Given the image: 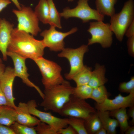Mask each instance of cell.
I'll return each mask as SVG.
<instances>
[{
	"mask_svg": "<svg viewBox=\"0 0 134 134\" xmlns=\"http://www.w3.org/2000/svg\"><path fill=\"white\" fill-rule=\"evenodd\" d=\"M45 48L42 40H37L30 34L16 28L12 32L7 51L34 61L43 57Z\"/></svg>",
	"mask_w": 134,
	"mask_h": 134,
	"instance_id": "obj_1",
	"label": "cell"
},
{
	"mask_svg": "<svg viewBox=\"0 0 134 134\" xmlns=\"http://www.w3.org/2000/svg\"><path fill=\"white\" fill-rule=\"evenodd\" d=\"M74 88L69 82L65 80L61 84L45 89L40 106L45 111L58 113L73 94Z\"/></svg>",
	"mask_w": 134,
	"mask_h": 134,
	"instance_id": "obj_2",
	"label": "cell"
},
{
	"mask_svg": "<svg viewBox=\"0 0 134 134\" xmlns=\"http://www.w3.org/2000/svg\"><path fill=\"white\" fill-rule=\"evenodd\" d=\"M110 25L117 39L122 41L125 33L134 21L133 0H128L124 4L121 10L110 17Z\"/></svg>",
	"mask_w": 134,
	"mask_h": 134,
	"instance_id": "obj_3",
	"label": "cell"
},
{
	"mask_svg": "<svg viewBox=\"0 0 134 134\" xmlns=\"http://www.w3.org/2000/svg\"><path fill=\"white\" fill-rule=\"evenodd\" d=\"M34 61L41 73L42 82L45 89L61 84L66 80L61 74V67L57 63L43 57Z\"/></svg>",
	"mask_w": 134,
	"mask_h": 134,
	"instance_id": "obj_4",
	"label": "cell"
},
{
	"mask_svg": "<svg viewBox=\"0 0 134 134\" xmlns=\"http://www.w3.org/2000/svg\"><path fill=\"white\" fill-rule=\"evenodd\" d=\"M97 112L96 109L85 100L72 94L58 114L64 117H77L86 120Z\"/></svg>",
	"mask_w": 134,
	"mask_h": 134,
	"instance_id": "obj_5",
	"label": "cell"
},
{
	"mask_svg": "<svg viewBox=\"0 0 134 134\" xmlns=\"http://www.w3.org/2000/svg\"><path fill=\"white\" fill-rule=\"evenodd\" d=\"M89 0H79L77 6L71 9L66 7L60 13L61 17L66 19L76 17L81 19L83 23L91 20L103 21L104 16L100 14L96 9L91 8L88 3Z\"/></svg>",
	"mask_w": 134,
	"mask_h": 134,
	"instance_id": "obj_6",
	"label": "cell"
},
{
	"mask_svg": "<svg viewBox=\"0 0 134 134\" xmlns=\"http://www.w3.org/2000/svg\"><path fill=\"white\" fill-rule=\"evenodd\" d=\"M102 21H96L90 22L87 30L91 35L89 39L87 45L98 43L104 48L110 47L112 41L113 32L110 24L105 23Z\"/></svg>",
	"mask_w": 134,
	"mask_h": 134,
	"instance_id": "obj_7",
	"label": "cell"
},
{
	"mask_svg": "<svg viewBox=\"0 0 134 134\" xmlns=\"http://www.w3.org/2000/svg\"><path fill=\"white\" fill-rule=\"evenodd\" d=\"M13 12L16 16L18 21L17 28L36 36L41 31L39 26V20L34 11L30 7L22 5L21 9H13Z\"/></svg>",
	"mask_w": 134,
	"mask_h": 134,
	"instance_id": "obj_8",
	"label": "cell"
},
{
	"mask_svg": "<svg viewBox=\"0 0 134 134\" xmlns=\"http://www.w3.org/2000/svg\"><path fill=\"white\" fill-rule=\"evenodd\" d=\"M87 45H83L76 48H64L58 56L60 57H64L68 61L70 69L68 73L65 75L66 78L71 80L74 76L83 67V59L84 54L88 50Z\"/></svg>",
	"mask_w": 134,
	"mask_h": 134,
	"instance_id": "obj_9",
	"label": "cell"
},
{
	"mask_svg": "<svg viewBox=\"0 0 134 134\" xmlns=\"http://www.w3.org/2000/svg\"><path fill=\"white\" fill-rule=\"evenodd\" d=\"M76 27H74L66 32L59 31L55 27L51 26L49 29L45 30L40 34L43 37L42 40L45 47L55 52L61 51L65 48L64 39L68 35L74 33L77 31Z\"/></svg>",
	"mask_w": 134,
	"mask_h": 134,
	"instance_id": "obj_10",
	"label": "cell"
},
{
	"mask_svg": "<svg viewBox=\"0 0 134 134\" xmlns=\"http://www.w3.org/2000/svg\"><path fill=\"white\" fill-rule=\"evenodd\" d=\"M27 103L29 112L32 115L37 117L41 122L50 125L57 132L60 129L65 128L68 125V118L58 117L50 113L38 109L36 102L34 100H29Z\"/></svg>",
	"mask_w": 134,
	"mask_h": 134,
	"instance_id": "obj_11",
	"label": "cell"
},
{
	"mask_svg": "<svg viewBox=\"0 0 134 134\" xmlns=\"http://www.w3.org/2000/svg\"><path fill=\"white\" fill-rule=\"evenodd\" d=\"M7 55L12 59L14 64L15 75L20 78L23 82L28 86L34 88L42 99L44 96L43 93L39 88L31 82L29 79V76L26 66V59L17 54L11 52H7Z\"/></svg>",
	"mask_w": 134,
	"mask_h": 134,
	"instance_id": "obj_12",
	"label": "cell"
},
{
	"mask_svg": "<svg viewBox=\"0 0 134 134\" xmlns=\"http://www.w3.org/2000/svg\"><path fill=\"white\" fill-rule=\"evenodd\" d=\"M134 105V93H130L126 96L119 94L113 99H106L102 102L95 104L98 111H110L121 108L130 107Z\"/></svg>",
	"mask_w": 134,
	"mask_h": 134,
	"instance_id": "obj_13",
	"label": "cell"
},
{
	"mask_svg": "<svg viewBox=\"0 0 134 134\" xmlns=\"http://www.w3.org/2000/svg\"><path fill=\"white\" fill-rule=\"evenodd\" d=\"M15 77L13 68L8 66L0 78V85L9 105L15 109L17 106L14 103L15 98L13 95V87Z\"/></svg>",
	"mask_w": 134,
	"mask_h": 134,
	"instance_id": "obj_14",
	"label": "cell"
},
{
	"mask_svg": "<svg viewBox=\"0 0 134 134\" xmlns=\"http://www.w3.org/2000/svg\"><path fill=\"white\" fill-rule=\"evenodd\" d=\"M14 25L5 19L0 18V51L3 59L6 61L7 59V52L10 42Z\"/></svg>",
	"mask_w": 134,
	"mask_h": 134,
	"instance_id": "obj_15",
	"label": "cell"
},
{
	"mask_svg": "<svg viewBox=\"0 0 134 134\" xmlns=\"http://www.w3.org/2000/svg\"><path fill=\"white\" fill-rule=\"evenodd\" d=\"M15 109L16 122L20 124L29 127H34L41 122L38 119L32 115L27 103L20 102Z\"/></svg>",
	"mask_w": 134,
	"mask_h": 134,
	"instance_id": "obj_16",
	"label": "cell"
},
{
	"mask_svg": "<svg viewBox=\"0 0 134 134\" xmlns=\"http://www.w3.org/2000/svg\"><path fill=\"white\" fill-rule=\"evenodd\" d=\"M105 68L103 65L96 64L95 68L92 71L88 84L93 88L104 84L107 81L105 76Z\"/></svg>",
	"mask_w": 134,
	"mask_h": 134,
	"instance_id": "obj_17",
	"label": "cell"
},
{
	"mask_svg": "<svg viewBox=\"0 0 134 134\" xmlns=\"http://www.w3.org/2000/svg\"><path fill=\"white\" fill-rule=\"evenodd\" d=\"M101 122L102 127L106 130L107 134H116V129L119 126L117 120L110 117L109 111H99L97 112Z\"/></svg>",
	"mask_w": 134,
	"mask_h": 134,
	"instance_id": "obj_18",
	"label": "cell"
},
{
	"mask_svg": "<svg viewBox=\"0 0 134 134\" xmlns=\"http://www.w3.org/2000/svg\"><path fill=\"white\" fill-rule=\"evenodd\" d=\"M16 109L8 105L0 106V124L10 127L16 122Z\"/></svg>",
	"mask_w": 134,
	"mask_h": 134,
	"instance_id": "obj_19",
	"label": "cell"
},
{
	"mask_svg": "<svg viewBox=\"0 0 134 134\" xmlns=\"http://www.w3.org/2000/svg\"><path fill=\"white\" fill-rule=\"evenodd\" d=\"M117 0H96V10L104 16L111 17L115 13L114 5Z\"/></svg>",
	"mask_w": 134,
	"mask_h": 134,
	"instance_id": "obj_20",
	"label": "cell"
},
{
	"mask_svg": "<svg viewBox=\"0 0 134 134\" xmlns=\"http://www.w3.org/2000/svg\"><path fill=\"white\" fill-rule=\"evenodd\" d=\"M110 116L114 117L118 121L121 133H124L130 127L126 108H121L109 111Z\"/></svg>",
	"mask_w": 134,
	"mask_h": 134,
	"instance_id": "obj_21",
	"label": "cell"
},
{
	"mask_svg": "<svg viewBox=\"0 0 134 134\" xmlns=\"http://www.w3.org/2000/svg\"><path fill=\"white\" fill-rule=\"evenodd\" d=\"M49 8L47 0H40L35 8L34 12L39 20L44 24H48Z\"/></svg>",
	"mask_w": 134,
	"mask_h": 134,
	"instance_id": "obj_22",
	"label": "cell"
},
{
	"mask_svg": "<svg viewBox=\"0 0 134 134\" xmlns=\"http://www.w3.org/2000/svg\"><path fill=\"white\" fill-rule=\"evenodd\" d=\"M92 71L91 67L84 65L74 76L72 80L75 82L76 86L88 84Z\"/></svg>",
	"mask_w": 134,
	"mask_h": 134,
	"instance_id": "obj_23",
	"label": "cell"
},
{
	"mask_svg": "<svg viewBox=\"0 0 134 134\" xmlns=\"http://www.w3.org/2000/svg\"><path fill=\"white\" fill-rule=\"evenodd\" d=\"M85 120V126L88 134H95L98 130L102 127L97 112Z\"/></svg>",
	"mask_w": 134,
	"mask_h": 134,
	"instance_id": "obj_24",
	"label": "cell"
},
{
	"mask_svg": "<svg viewBox=\"0 0 134 134\" xmlns=\"http://www.w3.org/2000/svg\"><path fill=\"white\" fill-rule=\"evenodd\" d=\"M49 8L48 24L50 26L61 29V16L58 11L53 0H47Z\"/></svg>",
	"mask_w": 134,
	"mask_h": 134,
	"instance_id": "obj_25",
	"label": "cell"
},
{
	"mask_svg": "<svg viewBox=\"0 0 134 134\" xmlns=\"http://www.w3.org/2000/svg\"><path fill=\"white\" fill-rule=\"evenodd\" d=\"M109 96L107 89L104 85L93 88L90 98L96 102L100 103L102 102Z\"/></svg>",
	"mask_w": 134,
	"mask_h": 134,
	"instance_id": "obj_26",
	"label": "cell"
},
{
	"mask_svg": "<svg viewBox=\"0 0 134 134\" xmlns=\"http://www.w3.org/2000/svg\"><path fill=\"white\" fill-rule=\"evenodd\" d=\"M68 119V125L73 128L77 134H88L85 128L84 119L74 117H69Z\"/></svg>",
	"mask_w": 134,
	"mask_h": 134,
	"instance_id": "obj_27",
	"label": "cell"
},
{
	"mask_svg": "<svg viewBox=\"0 0 134 134\" xmlns=\"http://www.w3.org/2000/svg\"><path fill=\"white\" fill-rule=\"evenodd\" d=\"M93 88L88 84L74 87L73 94L79 98L86 100L90 98Z\"/></svg>",
	"mask_w": 134,
	"mask_h": 134,
	"instance_id": "obj_28",
	"label": "cell"
},
{
	"mask_svg": "<svg viewBox=\"0 0 134 134\" xmlns=\"http://www.w3.org/2000/svg\"><path fill=\"white\" fill-rule=\"evenodd\" d=\"M15 134H36L34 127H29L16 122L10 126Z\"/></svg>",
	"mask_w": 134,
	"mask_h": 134,
	"instance_id": "obj_29",
	"label": "cell"
},
{
	"mask_svg": "<svg viewBox=\"0 0 134 134\" xmlns=\"http://www.w3.org/2000/svg\"><path fill=\"white\" fill-rule=\"evenodd\" d=\"M34 128L37 134H58L51 126L45 123L40 122Z\"/></svg>",
	"mask_w": 134,
	"mask_h": 134,
	"instance_id": "obj_30",
	"label": "cell"
},
{
	"mask_svg": "<svg viewBox=\"0 0 134 134\" xmlns=\"http://www.w3.org/2000/svg\"><path fill=\"white\" fill-rule=\"evenodd\" d=\"M118 90L122 93H134V77H131L130 80L127 82L120 83L119 85Z\"/></svg>",
	"mask_w": 134,
	"mask_h": 134,
	"instance_id": "obj_31",
	"label": "cell"
},
{
	"mask_svg": "<svg viewBox=\"0 0 134 134\" xmlns=\"http://www.w3.org/2000/svg\"><path fill=\"white\" fill-rule=\"evenodd\" d=\"M128 53L131 56H134V36L128 38L127 42Z\"/></svg>",
	"mask_w": 134,
	"mask_h": 134,
	"instance_id": "obj_32",
	"label": "cell"
},
{
	"mask_svg": "<svg viewBox=\"0 0 134 134\" xmlns=\"http://www.w3.org/2000/svg\"><path fill=\"white\" fill-rule=\"evenodd\" d=\"M68 125L65 128L59 129L57 131L58 134H77L73 128L70 125Z\"/></svg>",
	"mask_w": 134,
	"mask_h": 134,
	"instance_id": "obj_33",
	"label": "cell"
},
{
	"mask_svg": "<svg viewBox=\"0 0 134 134\" xmlns=\"http://www.w3.org/2000/svg\"><path fill=\"white\" fill-rule=\"evenodd\" d=\"M0 134H15L10 127L0 124Z\"/></svg>",
	"mask_w": 134,
	"mask_h": 134,
	"instance_id": "obj_34",
	"label": "cell"
},
{
	"mask_svg": "<svg viewBox=\"0 0 134 134\" xmlns=\"http://www.w3.org/2000/svg\"><path fill=\"white\" fill-rule=\"evenodd\" d=\"M125 35L128 38L134 36V21L127 29Z\"/></svg>",
	"mask_w": 134,
	"mask_h": 134,
	"instance_id": "obj_35",
	"label": "cell"
},
{
	"mask_svg": "<svg viewBox=\"0 0 134 134\" xmlns=\"http://www.w3.org/2000/svg\"><path fill=\"white\" fill-rule=\"evenodd\" d=\"M6 105L9 106L0 85V106Z\"/></svg>",
	"mask_w": 134,
	"mask_h": 134,
	"instance_id": "obj_36",
	"label": "cell"
},
{
	"mask_svg": "<svg viewBox=\"0 0 134 134\" xmlns=\"http://www.w3.org/2000/svg\"><path fill=\"white\" fill-rule=\"evenodd\" d=\"M128 111L127 114L128 117L132 118L131 123L133 125L134 124V105L130 107Z\"/></svg>",
	"mask_w": 134,
	"mask_h": 134,
	"instance_id": "obj_37",
	"label": "cell"
},
{
	"mask_svg": "<svg viewBox=\"0 0 134 134\" xmlns=\"http://www.w3.org/2000/svg\"><path fill=\"white\" fill-rule=\"evenodd\" d=\"M11 3L10 0H0V12Z\"/></svg>",
	"mask_w": 134,
	"mask_h": 134,
	"instance_id": "obj_38",
	"label": "cell"
},
{
	"mask_svg": "<svg viewBox=\"0 0 134 134\" xmlns=\"http://www.w3.org/2000/svg\"><path fill=\"white\" fill-rule=\"evenodd\" d=\"M6 67L2 62H0V78L4 73Z\"/></svg>",
	"mask_w": 134,
	"mask_h": 134,
	"instance_id": "obj_39",
	"label": "cell"
},
{
	"mask_svg": "<svg viewBox=\"0 0 134 134\" xmlns=\"http://www.w3.org/2000/svg\"><path fill=\"white\" fill-rule=\"evenodd\" d=\"M124 133L125 134H134V127L132 126L130 127L127 129Z\"/></svg>",
	"mask_w": 134,
	"mask_h": 134,
	"instance_id": "obj_40",
	"label": "cell"
},
{
	"mask_svg": "<svg viewBox=\"0 0 134 134\" xmlns=\"http://www.w3.org/2000/svg\"><path fill=\"white\" fill-rule=\"evenodd\" d=\"M106 130L103 127H102L98 130L95 134H107Z\"/></svg>",
	"mask_w": 134,
	"mask_h": 134,
	"instance_id": "obj_41",
	"label": "cell"
},
{
	"mask_svg": "<svg viewBox=\"0 0 134 134\" xmlns=\"http://www.w3.org/2000/svg\"><path fill=\"white\" fill-rule=\"evenodd\" d=\"M16 6L18 10L21 9V6L18 0H11Z\"/></svg>",
	"mask_w": 134,
	"mask_h": 134,
	"instance_id": "obj_42",
	"label": "cell"
},
{
	"mask_svg": "<svg viewBox=\"0 0 134 134\" xmlns=\"http://www.w3.org/2000/svg\"><path fill=\"white\" fill-rule=\"evenodd\" d=\"M74 0H68V1L71 2L73 1Z\"/></svg>",
	"mask_w": 134,
	"mask_h": 134,
	"instance_id": "obj_43",
	"label": "cell"
},
{
	"mask_svg": "<svg viewBox=\"0 0 134 134\" xmlns=\"http://www.w3.org/2000/svg\"><path fill=\"white\" fill-rule=\"evenodd\" d=\"M0 62H2V60L0 58Z\"/></svg>",
	"mask_w": 134,
	"mask_h": 134,
	"instance_id": "obj_44",
	"label": "cell"
}]
</instances>
